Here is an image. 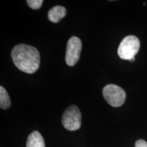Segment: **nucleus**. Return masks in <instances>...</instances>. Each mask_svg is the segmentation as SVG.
<instances>
[{
  "label": "nucleus",
  "instance_id": "1",
  "mask_svg": "<svg viewBox=\"0 0 147 147\" xmlns=\"http://www.w3.org/2000/svg\"><path fill=\"white\" fill-rule=\"evenodd\" d=\"M11 55L14 65L23 72L34 74L39 68L40 53L34 47L24 44L18 45L12 49Z\"/></svg>",
  "mask_w": 147,
  "mask_h": 147
},
{
  "label": "nucleus",
  "instance_id": "2",
  "mask_svg": "<svg viewBox=\"0 0 147 147\" xmlns=\"http://www.w3.org/2000/svg\"><path fill=\"white\" fill-rule=\"evenodd\" d=\"M140 47V40L134 36H128L124 38L119 45L118 55L124 60L135 61V56Z\"/></svg>",
  "mask_w": 147,
  "mask_h": 147
},
{
  "label": "nucleus",
  "instance_id": "3",
  "mask_svg": "<svg viewBox=\"0 0 147 147\" xmlns=\"http://www.w3.org/2000/svg\"><path fill=\"white\" fill-rule=\"evenodd\" d=\"M102 93L106 102L113 107H120L125 101V92L116 84H110L105 86L103 89Z\"/></svg>",
  "mask_w": 147,
  "mask_h": 147
},
{
  "label": "nucleus",
  "instance_id": "4",
  "mask_svg": "<svg viewBox=\"0 0 147 147\" xmlns=\"http://www.w3.org/2000/svg\"><path fill=\"white\" fill-rule=\"evenodd\" d=\"M62 125L67 130L76 131L81 126V113L76 106L71 105L66 108L62 117Z\"/></svg>",
  "mask_w": 147,
  "mask_h": 147
},
{
  "label": "nucleus",
  "instance_id": "5",
  "mask_svg": "<svg viewBox=\"0 0 147 147\" xmlns=\"http://www.w3.org/2000/svg\"><path fill=\"white\" fill-rule=\"evenodd\" d=\"M82 49V42L78 37L73 36L67 43L65 62L67 65L74 66L80 59Z\"/></svg>",
  "mask_w": 147,
  "mask_h": 147
},
{
  "label": "nucleus",
  "instance_id": "6",
  "mask_svg": "<svg viewBox=\"0 0 147 147\" xmlns=\"http://www.w3.org/2000/svg\"><path fill=\"white\" fill-rule=\"evenodd\" d=\"M67 13L65 8L61 5L53 7L48 12V18L52 23H57L59 22L62 18L65 17Z\"/></svg>",
  "mask_w": 147,
  "mask_h": 147
},
{
  "label": "nucleus",
  "instance_id": "7",
  "mask_svg": "<svg viewBox=\"0 0 147 147\" xmlns=\"http://www.w3.org/2000/svg\"><path fill=\"white\" fill-rule=\"evenodd\" d=\"M26 147H45V140L40 132L34 131L29 134L27 140Z\"/></svg>",
  "mask_w": 147,
  "mask_h": 147
},
{
  "label": "nucleus",
  "instance_id": "8",
  "mask_svg": "<svg viewBox=\"0 0 147 147\" xmlns=\"http://www.w3.org/2000/svg\"><path fill=\"white\" fill-rule=\"evenodd\" d=\"M11 101L8 92L3 86L0 87V107L1 109L5 110L10 108Z\"/></svg>",
  "mask_w": 147,
  "mask_h": 147
},
{
  "label": "nucleus",
  "instance_id": "9",
  "mask_svg": "<svg viewBox=\"0 0 147 147\" xmlns=\"http://www.w3.org/2000/svg\"><path fill=\"white\" fill-rule=\"evenodd\" d=\"M27 3L31 8L34 10H38L42 7L43 0H27Z\"/></svg>",
  "mask_w": 147,
  "mask_h": 147
},
{
  "label": "nucleus",
  "instance_id": "10",
  "mask_svg": "<svg viewBox=\"0 0 147 147\" xmlns=\"http://www.w3.org/2000/svg\"><path fill=\"white\" fill-rule=\"evenodd\" d=\"M135 147H147V142L144 140H138L136 142Z\"/></svg>",
  "mask_w": 147,
  "mask_h": 147
}]
</instances>
